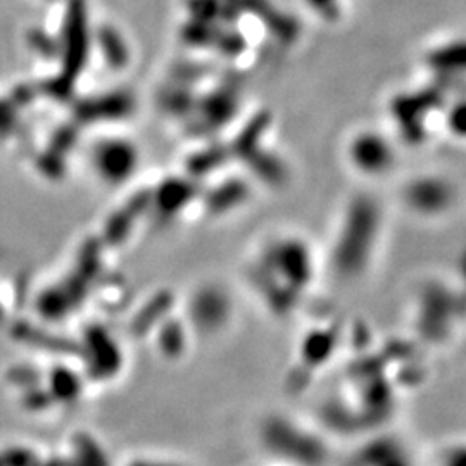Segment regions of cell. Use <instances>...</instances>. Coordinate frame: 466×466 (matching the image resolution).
Here are the masks:
<instances>
[{"mask_svg": "<svg viewBox=\"0 0 466 466\" xmlns=\"http://www.w3.org/2000/svg\"><path fill=\"white\" fill-rule=\"evenodd\" d=\"M352 165L365 175H382L394 163V152L382 135L365 132L356 135L350 142Z\"/></svg>", "mask_w": 466, "mask_h": 466, "instance_id": "1", "label": "cell"}, {"mask_svg": "<svg viewBox=\"0 0 466 466\" xmlns=\"http://www.w3.org/2000/svg\"><path fill=\"white\" fill-rule=\"evenodd\" d=\"M450 185L439 178H420L408 190L410 204L423 213H439L451 204Z\"/></svg>", "mask_w": 466, "mask_h": 466, "instance_id": "2", "label": "cell"}, {"mask_svg": "<svg viewBox=\"0 0 466 466\" xmlns=\"http://www.w3.org/2000/svg\"><path fill=\"white\" fill-rule=\"evenodd\" d=\"M368 466H415L410 454L400 446L380 444V450H371L367 456Z\"/></svg>", "mask_w": 466, "mask_h": 466, "instance_id": "3", "label": "cell"}, {"mask_svg": "<svg viewBox=\"0 0 466 466\" xmlns=\"http://www.w3.org/2000/svg\"><path fill=\"white\" fill-rule=\"evenodd\" d=\"M448 49L450 50H439L437 54H433V63H437V66L450 67V69L466 67V44L452 46Z\"/></svg>", "mask_w": 466, "mask_h": 466, "instance_id": "4", "label": "cell"}, {"mask_svg": "<svg viewBox=\"0 0 466 466\" xmlns=\"http://www.w3.org/2000/svg\"><path fill=\"white\" fill-rule=\"evenodd\" d=\"M448 123L452 134L466 138V102H461L451 109Z\"/></svg>", "mask_w": 466, "mask_h": 466, "instance_id": "5", "label": "cell"}, {"mask_svg": "<svg viewBox=\"0 0 466 466\" xmlns=\"http://www.w3.org/2000/svg\"><path fill=\"white\" fill-rule=\"evenodd\" d=\"M439 466H466V442L451 446L442 454Z\"/></svg>", "mask_w": 466, "mask_h": 466, "instance_id": "6", "label": "cell"}]
</instances>
